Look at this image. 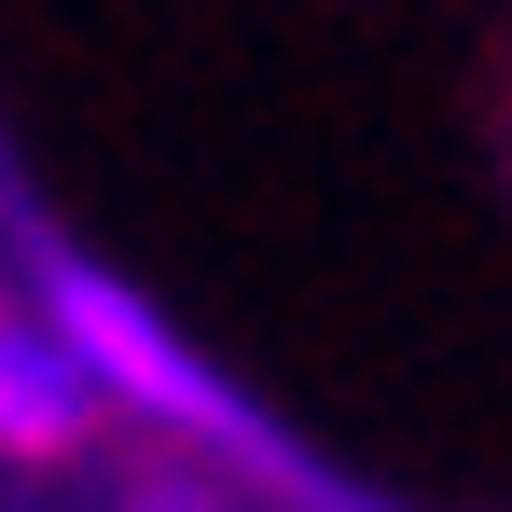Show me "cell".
<instances>
[{
    "label": "cell",
    "instance_id": "1",
    "mask_svg": "<svg viewBox=\"0 0 512 512\" xmlns=\"http://www.w3.org/2000/svg\"><path fill=\"white\" fill-rule=\"evenodd\" d=\"M42 319L70 333V360L97 374V402H125L139 429H180V443H222V457H263V416L167 333V305L153 291H125L111 263H42Z\"/></svg>",
    "mask_w": 512,
    "mask_h": 512
},
{
    "label": "cell",
    "instance_id": "2",
    "mask_svg": "<svg viewBox=\"0 0 512 512\" xmlns=\"http://www.w3.org/2000/svg\"><path fill=\"white\" fill-rule=\"evenodd\" d=\"M97 416L111 402H97V374L70 360V333L56 319H0V457H70Z\"/></svg>",
    "mask_w": 512,
    "mask_h": 512
}]
</instances>
